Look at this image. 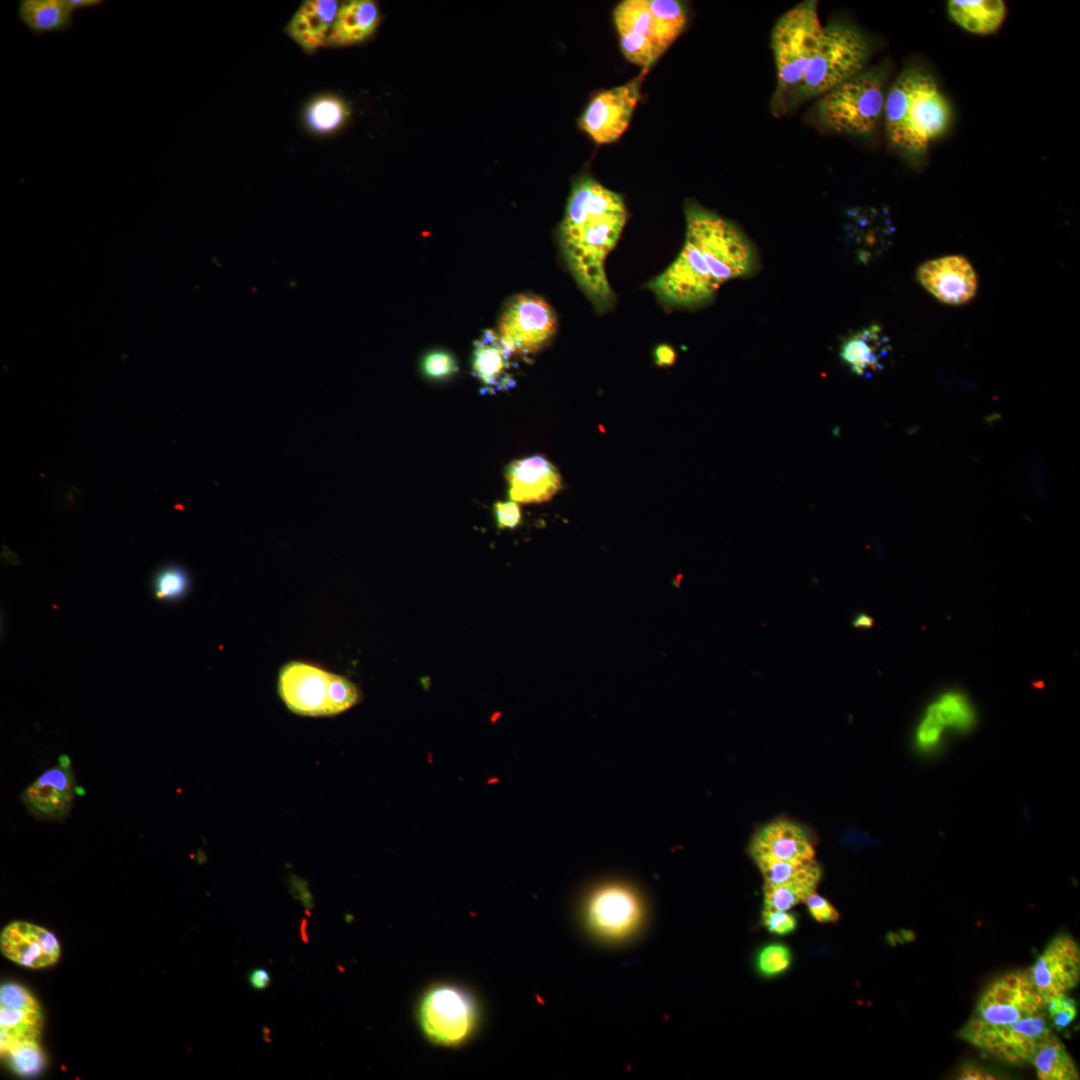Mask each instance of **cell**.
<instances>
[{
	"label": "cell",
	"mask_w": 1080,
	"mask_h": 1080,
	"mask_svg": "<svg viewBox=\"0 0 1080 1080\" xmlns=\"http://www.w3.org/2000/svg\"><path fill=\"white\" fill-rule=\"evenodd\" d=\"M1046 1004L1025 971H1011L990 982L958 1037L1010 1064L1030 1062L1051 1032Z\"/></svg>",
	"instance_id": "obj_3"
},
{
	"label": "cell",
	"mask_w": 1080,
	"mask_h": 1080,
	"mask_svg": "<svg viewBox=\"0 0 1080 1080\" xmlns=\"http://www.w3.org/2000/svg\"><path fill=\"white\" fill-rule=\"evenodd\" d=\"M893 227L886 215L875 209L851 212L846 229L847 247L857 261L867 264L891 245Z\"/></svg>",
	"instance_id": "obj_22"
},
{
	"label": "cell",
	"mask_w": 1080,
	"mask_h": 1080,
	"mask_svg": "<svg viewBox=\"0 0 1080 1080\" xmlns=\"http://www.w3.org/2000/svg\"><path fill=\"white\" fill-rule=\"evenodd\" d=\"M761 919L768 932L779 936L793 933L798 924L793 913L780 910L763 909Z\"/></svg>",
	"instance_id": "obj_39"
},
{
	"label": "cell",
	"mask_w": 1080,
	"mask_h": 1080,
	"mask_svg": "<svg viewBox=\"0 0 1080 1080\" xmlns=\"http://www.w3.org/2000/svg\"><path fill=\"white\" fill-rule=\"evenodd\" d=\"M16 16L36 37L65 33L74 22V12L65 0H20Z\"/></svg>",
	"instance_id": "obj_26"
},
{
	"label": "cell",
	"mask_w": 1080,
	"mask_h": 1080,
	"mask_svg": "<svg viewBox=\"0 0 1080 1080\" xmlns=\"http://www.w3.org/2000/svg\"><path fill=\"white\" fill-rule=\"evenodd\" d=\"M823 25L817 2L803 1L782 14L774 24L770 45L776 68L772 109L777 114L796 103L798 91L818 44Z\"/></svg>",
	"instance_id": "obj_6"
},
{
	"label": "cell",
	"mask_w": 1080,
	"mask_h": 1080,
	"mask_svg": "<svg viewBox=\"0 0 1080 1080\" xmlns=\"http://www.w3.org/2000/svg\"><path fill=\"white\" fill-rule=\"evenodd\" d=\"M351 116L348 103L335 94H321L304 108L303 122L316 135H328L340 130Z\"/></svg>",
	"instance_id": "obj_29"
},
{
	"label": "cell",
	"mask_w": 1080,
	"mask_h": 1080,
	"mask_svg": "<svg viewBox=\"0 0 1080 1080\" xmlns=\"http://www.w3.org/2000/svg\"><path fill=\"white\" fill-rule=\"evenodd\" d=\"M805 903L812 918L819 923H835L840 919L836 908L816 891L809 895Z\"/></svg>",
	"instance_id": "obj_40"
},
{
	"label": "cell",
	"mask_w": 1080,
	"mask_h": 1080,
	"mask_svg": "<svg viewBox=\"0 0 1080 1080\" xmlns=\"http://www.w3.org/2000/svg\"><path fill=\"white\" fill-rule=\"evenodd\" d=\"M557 331V317L541 297L516 294L500 313L497 334L511 354L528 356L543 349Z\"/></svg>",
	"instance_id": "obj_11"
},
{
	"label": "cell",
	"mask_w": 1080,
	"mask_h": 1080,
	"mask_svg": "<svg viewBox=\"0 0 1080 1080\" xmlns=\"http://www.w3.org/2000/svg\"><path fill=\"white\" fill-rule=\"evenodd\" d=\"M852 624L857 628H870L873 626V619L869 615L860 613L854 618Z\"/></svg>",
	"instance_id": "obj_46"
},
{
	"label": "cell",
	"mask_w": 1080,
	"mask_h": 1080,
	"mask_svg": "<svg viewBox=\"0 0 1080 1080\" xmlns=\"http://www.w3.org/2000/svg\"><path fill=\"white\" fill-rule=\"evenodd\" d=\"M883 116L892 145L910 154H922L948 130L952 109L931 74L907 67L886 93Z\"/></svg>",
	"instance_id": "obj_4"
},
{
	"label": "cell",
	"mask_w": 1080,
	"mask_h": 1080,
	"mask_svg": "<svg viewBox=\"0 0 1080 1080\" xmlns=\"http://www.w3.org/2000/svg\"><path fill=\"white\" fill-rule=\"evenodd\" d=\"M890 351L888 337L877 324L849 335L840 346V357L851 372L870 377L881 371Z\"/></svg>",
	"instance_id": "obj_23"
},
{
	"label": "cell",
	"mask_w": 1080,
	"mask_h": 1080,
	"mask_svg": "<svg viewBox=\"0 0 1080 1080\" xmlns=\"http://www.w3.org/2000/svg\"><path fill=\"white\" fill-rule=\"evenodd\" d=\"M69 8L75 13L77 10L95 9L102 6L103 0H65Z\"/></svg>",
	"instance_id": "obj_45"
},
{
	"label": "cell",
	"mask_w": 1080,
	"mask_h": 1080,
	"mask_svg": "<svg viewBox=\"0 0 1080 1080\" xmlns=\"http://www.w3.org/2000/svg\"><path fill=\"white\" fill-rule=\"evenodd\" d=\"M685 218L681 252L647 287L666 305L693 308L711 301L726 281L751 275L758 259L733 222L692 202L685 205Z\"/></svg>",
	"instance_id": "obj_1"
},
{
	"label": "cell",
	"mask_w": 1080,
	"mask_h": 1080,
	"mask_svg": "<svg viewBox=\"0 0 1080 1080\" xmlns=\"http://www.w3.org/2000/svg\"><path fill=\"white\" fill-rule=\"evenodd\" d=\"M417 1020L430 1042L455 1047L474 1035L480 1011L469 991L455 984L441 983L422 995L417 1006Z\"/></svg>",
	"instance_id": "obj_10"
},
{
	"label": "cell",
	"mask_w": 1080,
	"mask_h": 1080,
	"mask_svg": "<svg viewBox=\"0 0 1080 1080\" xmlns=\"http://www.w3.org/2000/svg\"><path fill=\"white\" fill-rule=\"evenodd\" d=\"M957 1079L960 1080H991L1000 1079L994 1073L975 1063H965L959 1069Z\"/></svg>",
	"instance_id": "obj_42"
},
{
	"label": "cell",
	"mask_w": 1080,
	"mask_h": 1080,
	"mask_svg": "<svg viewBox=\"0 0 1080 1080\" xmlns=\"http://www.w3.org/2000/svg\"><path fill=\"white\" fill-rule=\"evenodd\" d=\"M378 4L372 0H350L340 4L327 46L348 47L365 42L380 23Z\"/></svg>",
	"instance_id": "obj_24"
},
{
	"label": "cell",
	"mask_w": 1080,
	"mask_h": 1080,
	"mask_svg": "<svg viewBox=\"0 0 1080 1080\" xmlns=\"http://www.w3.org/2000/svg\"><path fill=\"white\" fill-rule=\"evenodd\" d=\"M748 852L754 862L815 858L813 845L806 832L786 819H776L762 826L752 837Z\"/></svg>",
	"instance_id": "obj_19"
},
{
	"label": "cell",
	"mask_w": 1080,
	"mask_h": 1080,
	"mask_svg": "<svg viewBox=\"0 0 1080 1080\" xmlns=\"http://www.w3.org/2000/svg\"><path fill=\"white\" fill-rule=\"evenodd\" d=\"M496 525L499 529H514L522 518L521 509L517 502H496L494 505Z\"/></svg>",
	"instance_id": "obj_41"
},
{
	"label": "cell",
	"mask_w": 1080,
	"mask_h": 1080,
	"mask_svg": "<svg viewBox=\"0 0 1080 1080\" xmlns=\"http://www.w3.org/2000/svg\"><path fill=\"white\" fill-rule=\"evenodd\" d=\"M929 706L944 727L963 732L971 729L975 722L974 710L961 692L947 691Z\"/></svg>",
	"instance_id": "obj_31"
},
{
	"label": "cell",
	"mask_w": 1080,
	"mask_h": 1080,
	"mask_svg": "<svg viewBox=\"0 0 1080 1080\" xmlns=\"http://www.w3.org/2000/svg\"><path fill=\"white\" fill-rule=\"evenodd\" d=\"M819 881L800 880L778 885L763 886V909L788 911L794 906L805 903L816 891Z\"/></svg>",
	"instance_id": "obj_32"
},
{
	"label": "cell",
	"mask_w": 1080,
	"mask_h": 1080,
	"mask_svg": "<svg viewBox=\"0 0 1080 1080\" xmlns=\"http://www.w3.org/2000/svg\"><path fill=\"white\" fill-rule=\"evenodd\" d=\"M947 12L962 29L976 35H989L1004 23L1007 7L1001 0H950Z\"/></svg>",
	"instance_id": "obj_27"
},
{
	"label": "cell",
	"mask_w": 1080,
	"mask_h": 1080,
	"mask_svg": "<svg viewBox=\"0 0 1080 1080\" xmlns=\"http://www.w3.org/2000/svg\"><path fill=\"white\" fill-rule=\"evenodd\" d=\"M188 571L179 564L168 563L159 568L153 580V592L157 600L176 602L184 599L191 590Z\"/></svg>",
	"instance_id": "obj_33"
},
{
	"label": "cell",
	"mask_w": 1080,
	"mask_h": 1080,
	"mask_svg": "<svg viewBox=\"0 0 1080 1080\" xmlns=\"http://www.w3.org/2000/svg\"><path fill=\"white\" fill-rule=\"evenodd\" d=\"M333 675L306 662H289L279 671L278 694L295 714L333 716L330 695Z\"/></svg>",
	"instance_id": "obj_13"
},
{
	"label": "cell",
	"mask_w": 1080,
	"mask_h": 1080,
	"mask_svg": "<svg viewBox=\"0 0 1080 1080\" xmlns=\"http://www.w3.org/2000/svg\"><path fill=\"white\" fill-rule=\"evenodd\" d=\"M457 370L455 358L447 351L434 350L423 357L422 371L429 379L443 380L455 374Z\"/></svg>",
	"instance_id": "obj_36"
},
{
	"label": "cell",
	"mask_w": 1080,
	"mask_h": 1080,
	"mask_svg": "<svg viewBox=\"0 0 1080 1080\" xmlns=\"http://www.w3.org/2000/svg\"><path fill=\"white\" fill-rule=\"evenodd\" d=\"M43 1026L39 1003L31 992L20 984L8 982L0 988V1051L3 1055L12 1046L38 1040Z\"/></svg>",
	"instance_id": "obj_17"
},
{
	"label": "cell",
	"mask_w": 1080,
	"mask_h": 1080,
	"mask_svg": "<svg viewBox=\"0 0 1080 1080\" xmlns=\"http://www.w3.org/2000/svg\"><path fill=\"white\" fill-rule=\"evenodd\" d=\"M626 220L627 210L620 194L590 176L574 181L559 226V244L569 271L599 313L609 310L615 302L604 263L618 243Z\"/></svg>",
	"instance_id": "obj_2"
},
{
	"label": "cell",
	"mask_w": 1080,
	"mask_h": 1080,
	"mask_svg": "<svg viewBox=\"0 0 1080 1080\" xmlns=\"http://www.w3.org/2000/svg\"><path fill=\"white\" fill-rule=\"evenodd\" d=\"M508 494L517 503L549 501L562 487L561 475L545 457L535 455L511 462L505 473Z\"/></svg>",
	"instance_id": "obj_20"
},
{
	"label": "cell",
	"mask_w": 1080,
	"mask_h": 1080,
	"mask_svg": "<svg viewBox=\"0 0 1080 1080\" xmlns=\"http://www.w3.org/2000/svg\"><path fill=\"white\" fill-rule=\"evenodd\" d=\"M248 982L255 990L266 989L271 982L270 973L264 968H256L248 974Z\"/></svg>",
	"instance_id": "obj_43"
},
{
	"label": "cell",
	"mask_w": 1080,
	"mask_h": 1080,
	"mask_svg": "<svg viewBox=\"0 0 1080 1080\" xmlns=\"http://www.w3.org/2000/svg\"><path fill=\"white\" fill-rule=\"evenodd\" d=\"M764 884L778 885L792 881L815 880L820 881L822 870L818 862L809 860L792 861H757Z\"/></svg>",
	"instance_id": "obj_30"
},
{
	"label": "cell",
	"mask_w": 1080,
	"mask_h": 1080,
	"mask_svg": "<svg viewBox=\"0 0 1080 1080\" xmlns=\"http://www.w3.org/2000/svg\"><path fill=\"white\" fill-rule=\"evenodd\" d=\"M3 1055L10 1068L20 1076H35L45 1065V1056L37 1040L18 1043Z\"/></svg>",
	"instance_id": "obj_34"
},
{
	"label": "cell",
	"mask_w": 1080,
	"mask_h": 1080,
	"mask_svg": "<svg viewBox=\"0 0 1080 1080\" xmlns=\"http://www.w3.org/2000/svg\"><path fill=\"white\" fill-rule=\"evenodd\" d=\"M511 355L497 332L492 330L484 331L474 342L472 373L487 391H498L512 386V378L508 373Z\"/></svg>",
	"instance_id": "obj_25"
},
{
	"label": "cell",
	"mask_w": 1080,
	"mask_h": 1080,
	"mask_svg": "<svg viewBox=\"0 0 1080 1080\" xmlns=\"http://www.w3.org/2000/svg\"><path fill=\"white\" fill-rule=\"evenodd\" d=\"M339 6L336 0H305L284 31L305 53H315L327 46Z\"/></svg>",
	"instance_id": "obj_21"
},
{
	"label": "cell",
	"mask_w": 1080,
	"mask_h": 1080,
	"mask_svg": "<svg viewBox=\"0 0 1080 1080\" xmlns=\"http://www.w3.org/2000/svg\"><path fill=\"white\" fill-rule=\"evenodd\" d=\"M870 54L865 36L844 22H831L823 29L798 91L796 102L821 97L855 76Z\"/></svg>",
	"instance_id": "obj_7"
},
{
	"label": "cell",
	"mask_w": 1080,
	"mask_h": 1080,
	"mask_svg": "<svg viewBox=\"0 0 1080 1080\" xmlns=\"http://www.w3.org/2000/svg\"><path fill=\"white\" fill-rule=\"evenodd\" d=\"M613 19L624 57L648 70L683 32L687 11L676 0H624Z\"/></svg>",
	"instance_id": "obj_5"
},
{
	"label": "cell",
	"mask_w": 1080,
	"mask_h": 1080,
	"mask_svg": "<svg viewBox=\"0 0 1080 1080\" xmlns=\"http://www.w3.org/2000/svg\"><path fill=\"white\" fill-rule=\"evenodd\" d=\"M1030 1062L1040 1080L1079 1079L1074 1060L1052 1031L1039 1043Z\"/></svg>",
	"instance_id": "obj_28"
},
{
	"label": "cell",
	"mask_w": 1080,
	"mask_h": 1080,
	"mask_svg": "<svg viewBox=\"0 0 1080 1080\" xmlns=\"http://www.w3.org/2000/svg\"><path fill=\"white\" fill-rule=\"evenodd\" d=\"M1025 972L1045 1004L1067 994L1080 979L1078 943L1067 934L1054 937Z\"/></svg>",
	"instance_id": "obj_14"
},
{
	"label": "cell",
	"mask_w": 1080,
	"mask_h": 1080,
	"mask_svg": "<svg viewBox=\"0 0 1080 1080\" xmlns=\"http://www.w3.org/2000/svg\"><path fill=\"white\" fill-rule=\"evenodd\" d=\"M77 786L70 760L59 763L39 775L20 794V800L36 819L63 821L68 816Z\"/></svg>",
	"instance_id": "obj_15"
},
{
	"label": "cell",
	"mask_w": 1080,
	"mask_h": 1080,
	"mask_svg": "<svg viewBox=\"0 0 1080 1080\" xmlns=\"http://www.w3.org/2000/svg\"><path fill=\"white\" fill-rule=\"evenodd\" d=\"M916 276L926 291L946 304H964L977 292L976 272L970 262L961 255L929 260L919 266Z\"/></svg>",
	"instance_id": "obj_16"
},
{
	"label": "cell",
	"mask_w": 1080,
	"mask_h": 1080,
	"mask_svg": "<svg viewBox=\"0 0 1080 1080\" xmlns=\"http://www.w3.org/2000/svg\"><path fill=\"white\" fill-rule=\"evenodd\" d=\"M791 963V950L787 945L779 942L763 946L755 957V968L765 978L776 977L784 973Z\"/></svg>",
	"instance_id": "obj_35"
},
{
	"label": "cell",
	"mask_w": 1080,
	"mask_h": 1080,
	"mask_svg": "<svg viewBox=\"0 0 1080 1080\" xmlns=\"http://www.w3.org/2000/svg\"><path fill=\"white\" fill-rule=\"evenodd\" d=\"M819 98L816 112L826 127L840 133L868 136L876 130L884 113V76L876 69H864Z\"/></svg>",
	"instance_id": "obj_8"
},
{
	"label": "cell",
	"mask_w": 1080,
	"mask_h": 1080,
	"mask_svg": "<svg viewBox=\"0 0 1080 1080\" xmlns=\"http://www.w3.org/2000/svg\"><path fill=\"white\" fill-rule=\"evenodd\" d=\"M647 71L625 84L601 90L590 99L578 125L595 143H613L626 131L640 101Z\"/></svg>",
	"instance_id": "obj_12"
},
{
	"label": "cell",
	"mask_w": 1080,
	"mask_h": 1080,
	"mask_svg": "<svg viewBox=\"0 0 1080 1080\" xmlns=\"http://www.w3.org/2000/svg\"><path fill=\"white\" fill-rule=\"evenodd\" d=\"M0 950L14 963L29 968H44L60 957V945L49 930L25 921H13L0 934Z\"/></svg>",
	"instance_id": "obj_18"
},
{
	"label": "cell",
	"mask_w": 1080,
	"mask_h": 1080,
	"mask_svg": "<svg viewBox=\"0 0 1080 1080\" xmlns=\"http://www.w3.org/2000/svg\"><path fill=\"white\" fill-rule=\"evenodd\" d=\"M675 359L676 354L672 347L662 344L655 349V360L657 365H672Z\"/></svg>",
	"instance_id": "obj_44"
},
{
	"label": "cell",
	"mask_w": 1080,
	"mask_h": 1080,
	"mask_svg": "<svg viewBox=\"0 0 1080 1080\" xmlns=\"http://www.w3.org/2000/svg\"><path fill=\"white\" fill-rule=\"evenodd\" d=\"M944 725L938 719L930 706L916 729V745L923 751H930L939 745Z\"/></svg>",
	"instance_id": "obj_37"
},
{
	"label": "cell",
	"mask_w": 1080,
	"mask_h": 1080,
	"mask_svg": "<svg viewBox=\"0 0 1080 1080\" xmlns=\"http://www.w3.org/2000/svg\"><path fill=\"white\" fill-rule=\"evenodd\" d=\"M581 918L587 931L606 943H621L636 935L646 918V902L632 884L608 880L583 896Z\"/></svg>",
	"instance_id": "obj_9"
},
{
	"label": "cell",
	"mask_w": 1080,
	"mask_h": 1080,
	"mask_svg": "<svg viewBox=\"0 0 1080 1080\" xmlns=\"http://www.w3.org/2000/svg\"><path fill=\"white\" fill-rule=\"evenodd\" d=\"M1046 1011L1052 1026L1057 1030L1067 1028L1077 1016L1074 999L1067 994L1058 996L1046 1004Z\"/></svg>",
	"instance_id": "obj_38"
}]
</instances>
